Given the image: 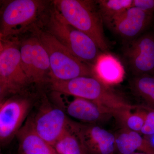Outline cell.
Instances as JSON below:
<instances>
[{
	"instance_id": "cell-1",
	"label": "cell",
	"mask_w": 154,
	"mask_h": 154,
	"mask_svg": "<svg viewBox=\"0 0 154 154\" xmlns=\"http://www.w3.org/2000/svg\"><path fill=\"white\" fill-rule=\"evenodd\" d=\"M47 83L52 92L93 101L109 109L113 116L122 110L134 107L93 77H79L67 81L50 79Z\"/></svg>"
},
{
	"instance_id": "cell-2",
	"label": "cell",
	"mask_w": 154,
	"mask_h": 154,
	"mask_svg": "<svg viewBox=\"0 0 154 154\" xmlns=\"http://www.w3.org/2000/svg\"><path fill=\"white\" fill-rule=\"evenodd\" d=\"M53 4L69 24L90 36L102 52H107L109 44L96 1L55 0Z\"/></svg>"
},
{
	"instance_id": "cell-3",
	"label": "cell",
	"mask_w": 154,
	"mask_h": 154,
	"mask_svg": "<svg viewBox=\"0 0 154 154\" xmlns=\"http://www.w3.org/2000/svg\"><path fill=\"white\" fill-rule=\"evenodd\" d=\"M47 1L13 0L1 12V40L12 39L35 26L38 20L45 22L49 10Z\"/></svg>"
},
{
	"instance_id": "cell-4",
	"label": "cell",
	"mask_w": 154,
	"mask_h": 154,
	"mask_svg": "<svg viewBox=\"0 0 154 154\" xmlns=\"http://www.w3.org/2000/svg\"><path fill=\"white\" fill-rule=\"evenodd\" d=\"M45 30L80 60L93 66L102 51L90 37L67 22L53 5L50 9Z\"/></svg>"
},
{
	"instance_id": "cell-5",
	"label": "cell",
	"mask_w": 154,
	"mask_h": 154,
	"mask_svg": "<svg viewBox=\"0 0 154 154\" xmlns=\"http://www.w3.org/2000/svg\"><path fill=\"white\" fill-rule=\"evenodd\" d=\"M35 32L49 57L50 79L67 81L79 77H93L92 67L76 57L51 33L39 29Z\"/></svg>"
},
{
	"instance_id": "cell-6",
	"label": "cell",
	"mask_w": 154,
	"mask_h": 154,
	"mask_svg": "<svg viewBox=\"0 0 154 154\" xmlns=\"http://www.w3.org/2000/svg\"><path fill=\"white\" fill-rule=\"evenodd\" d=\"M30 84L21 65L19 42L1 40L0 101L21 94Z\"/></svg>"
},
{
	"instance_id": "cell-7",
	"label": "cell",
	"mask_w": 154,
	"mask_h": 154,
	"mask_svg": "<svg viewBox=\"0 0 154 154\" xmlns=\"http://www.w3.org/2000/svg\"><path fill=\"white\" fill-rule=\"evenodd\" d=\"M29 119L35 132L53 147L71 121L63 110L45 98L36 114Z\"/></svg>"
},
{
	"instance_id": "cell-8",
	"label": "cell",
	"mask_w": 154,
	"mask_h": 154,
	"mask_svg": "<svg viewBox=\"0 0 154 154\" xmlns=\"http://www.w3.org/2000/svg\"><path fill=\"white\" fill-rule=\"evenodd\" d=\"M53 93L52 102L54 105L67 115L85 124L98 125L113 117L109 109L93 101L72 96L73 98L69 100L64 94H62L63 97L59 93Z\"/></svg>"
},
{
	"instance_id": "cell-9",
	"label": "cell",
	"mask_w": 154,
	"mask_h": 154,
	"mask_svg": "<svg viewBox=\"0 0 154 154\" xmlns=\"http://www.w3.org/2000/svg\"><path fill=\"white\" fill-rule=\"evenodd\" d=\"M0 142L10 143L23 126L32 107V102L25 97L12 96L0 101Z\"/></svg>"
},
{
	"instance_id": "cell-10",
	"label": "cell",
	"mask_w": 154,
	"mask_h": 154,
	"mask_svg": "<svg viewBox=\"0 0 154 154\" xmlns=\"http://www.w3.org/2000/svg\"><path fill=\"white\" fill-rule=\"evenodd\" d=\"M125 56L134 76H154V32H146L131 41Z\"/></svg>"
},
{
	"instance_id": "cell-11",
	"label": "cell",
	"mask_w": 154,
	"mask_h": 154,
	"mask_svg": "<svg viewBox=\"0 0 154 154\" xmlns=\"http://www.w3.org/2000/svg\"><path fill=\"white\" fill-rule=\"evenodd\" d=\"M78 135L88 154H116L115 135L98 125L76 122Z\"/></svg>"
},
{
	"instance_id": "cell-12",
	"label": "cell",
	"mask_w": 154,
	"mask_h": 154,
	"mask_svg": "<svg viewBox=\"0 0 154 154\" xmlns=\"http://www.w3.org/2000/svg\"><path fill=\"white\" fill-rule=\"evenodd\" d=\"M153 16L132 7L116 17L109 26L117 35L132 41L144 33L151 24Z\"/></svg>"
},
{
	"instance_id": "cell-13",
	"label": "cell",
	"mask_w": 154,
	"mask_h": 154,
	"mask_svg": "<svg viewBox=\"0 0 154 154\" xmlns=\"http://www.w3.org/2000/svg\"><path fill=\"white\" fill-rule=\"evenodd\" d=\"M92 68L93 77L107 87L122 82L125 75L121 62L107 52L100 54Z\"/></svg>"
},
{
	"instance_id": "cell-14",
	"label": "cell",
	"mask_w": 154,
	"mask_h": 154,
	"mask_svg": "<svg viewBox=\"0 0 154 154\" xmlns=\"http://www.w3.org/2000/svg\"><path fill=\"white\" fill-rule=\"evenodd\" d=\"M16 137L20 154H57L53 146L35 132L29 119Z\"/></svg>"
},
{
	"instance_id": "cell-15",
	"label": "cell",
	"mask_w": 154,
	"mask_h": 154,
	"mask_svg": "<svg viewBox=\"0 0 154 154\" xmlns=\"http://www.w3.org/2000/svg\"><path fill=\"white\" fill-rule=\"evenodd\" d=\"M32 83H47L50 79V64L48 54L36 33L32 36Z\"/></svg>"
},
{
	"instance_id": "cell-16",
	"label": "cell",
	"mask_w": 154,
	"mask_h": 154,
	"mask_svg": "<svg viewBox=\"0 0 154 154\" xmlns=\"http://www.w3.org/2000/svg\"><path fill=\"white\" fill-rule=\"evenodd\" d=\"M76 122L71 120L67 129L54 146L57 154H88L77 133Z\"/></svg>"
},
{
	"instance_id": "cell-17",
	"label": "cell",
	"mask_w": 154,
	"mask_h": 154,
	"mask_svg": "<svg viewBox=\"0 0 154 154\" xmlns=\"http://www.w3.org/2000/svg\"><path fill=\"white\" fill-rule=\"evenodd\" d=\"M130 85L135 95L143 101L144 105L143 106L154 109V76H134Z\"/></svg>"
},
{
	"instance_id": "cell-18",
	"label": "cell",
	"mask_w": 154,
	"mask_h": 154,
	"mask_svg": "<svg viewBox=\"0 0 154 154\" xmlns=\"http://www.w3.org/2000/svg\"><path fill=\"white\" fill-rule=\"evenodd\" d=\"M134 109L122 110L114 117L120 123L122 128L140 134L144 124L146 110L144 106H137L135 111L133 112Z\"/></svg>"
},
{
	"instance_id": "cell-19",
	"label": "cell",
	"mask_w": 154,
	"mask_h": 154,
	"mask_svg": "<svg viewBox=\"0 0 154 154\" xmlns=\"http://www.w3.org/2000/svg\"><path fill=\"white\" fill-rule=\"evenodd\" d=\"M96 2L103 22L109 25L116 17L132 7L133 0H99Z\"/></svg>"
},
{
	"instance_id": "cell-20",
	"label": "cell",
	"mask_w": 154,
	"mask_h": 154,
	"mask_svg": "<svg viewBox=\"0 0 154 154\" xmlns=\"http://www.w3.org/2000/svg\"><path fill=\"white\" fill-rule=\"evenodd\" d=\"M21 65L23 71L32 83L33 70L32 63V36L19 42Z\"/></svg>"
},
{
	"instance_id": "cell-21",
	"label": "cell",
	"mask_w": 154,
	"mask_h": 154,
	"mask_svg": "<svg viewBox=\"0 0 154 154\" xmlns=\"http://www.w3.org/2000/svg\"><path fill=\"white\" fill-rule=\"evenodd\" d=\"M115 135L116 154H131L136 152V149L127 130L122 128Z\"/></svg>"
},
{
	"instance_id": "cell-22",
	"label": "cell",
	"mask_w": 154,
	"mask_h": 154,
	"mask_svg": "<svg viewBox=\"0 0 154 154\" xmlns=\"http://www.w3.org/2000/svg\"><path fill=\"white\" fill-rule=\"evenodd\" d=\"M145 107L146 110L145 120L140 134L147 136L154 134V109Z\"/></svg>"
},
{
	"instance_id": "cell-23",
	"label": "cell",
	"mask_w": 154,
	"mask_h": 154,
	"mask_svg": "<svg viewBox=\"0 0 154 154\" xmlns=\"http://www.w3.org/2000/svg\"><path fill=\"white\" fill-rule=\"evenodd\" d=\"M132 7L154 15V0H133Z\"/></svg>"
},
{
	"instance_id": "cell-24",
	"label": "cell",
	"mask_w": 154,
	"mask_h": 154,
	"mask_svg": "<svg viewBox=\"0 0 154 154\" xmlns=\"http://www.w3.org/2000/svg\"><path fill=\"white\" fill-rule=\"evenodd\" d=\"M149 142L151 146L154 149V134L147 136H144Z\"/></svg>"
},
{
	"instance_id": "cell-25",
	"label": "cell",
	"mask_w": 154,
	"mask_h": 154,
	"mask_svg": "<svg viewBox=\"0 0 154 154\" xmlns=\"http://www.w3.org/2000/svg\"><path fill=\"white\" fill-rule=\"evenodd\" d=\"M131 154H146L144 153H142V152H136L134 153Z\"/></svg>"
}]
</instances>
